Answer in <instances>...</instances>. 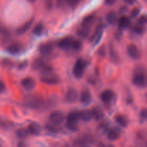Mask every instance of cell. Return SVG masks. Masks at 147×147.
Returning <instances> with one entry per match:
<instances>
[{
	"mask_svg": "<svg viewBox=\"0 0 147 147\" xmlns=\"http://www.w3.org/2000/svg\"><path fill=\"white\" fill-rule=\"evenodd\" d=\"M132 81L136 87H147V73L145 69L142 67H137L134 72Z\"/></svg>",
	"mask_w": 147,
	"mask_h": 147,
	"instance_id": "obj_1",
	"label": "cell"
},
{
	"mask_svg": "<svg viewBox=\"0 0 147 147\" xmlns=\"http://www.w3.org/2000/svg\"><path fill=\"white\" fill-rule=\"evenodd\" d=\"M86 67V62L84 59L79 58L76 61V64L73 67V75L77 78H80L84 73V70Z\"/></svg>",
	"mask_w": 147,
	"mask_h": 147,
	"instance_id": "obj_2",
	"label": "cell"
},
{
	"mask_svg": "<svg viewBox=\"0 0 147 147\" xmlns=\"http://www.w3.org/2000/svg\"><path fill=\"white\" fill-rule=\"evenodd\" d=\"M127 53L131 58L134 60H138L141 57V52L137 46L134 44H129L127 46Z\"/></svg>",
	"mask_w": 147,
	"mask_h": 147,
	"instance_id": "obj_3",
	"label": "cell"
},
{
	"mask_svg": "<svg viewBox=\"0 0 147 147\" xmlns=\"http://www.w3.org/2000/svg\"><path fill=\"white\" fill-rule=\"evenodd\" d=\"M41 81L42 83H46V84L56 85L60 82V78H59L58 76L53 74V73H49V74L42 75V76L41 77Z\"/></svg>",
	"mask_w": 147,
	"mask_h": 147,
	"instance_id": "obj_4",
	"label": "cell"
},
{
	"mask_svg": "<svg viewBox=\"0 0 147 147\" xmlns=\"http://www.w3.org/2000/svg\"><path fill=\"white\" fill-rule=\"evenodd\" d=\"M43 99L42 98L38 96H34L29 98L27 100V104L29 107L32 109H38L42 105Z\"/></svg>",
	"mask_w": 147,
	"mask_h": 147,
	"instance_id": "obj_5",
	"label": "cell"
},
{
	"mask_svg": "<svg viewBox=\"0 0 147 147\" xmlns=\"http://www.w3.org/2000/svg\"><path fill=\"white\" fill-rule=\"evenodd\" d=\"M64 119L65 116L63 113H62L61 111H53L49 116L50 121L55 123H57V124H60L61 123H63Z\"/></svg>",
	"mask_w": 147,
	"mask_h": 147,
	"instance_id": "obj_6",
	"label": "cell"
},
{
	"mask_svg": "<svg viewBox=\"0 0 147 147\" xmlns=\"http://www.w3.org/2000/svg\"><path fill=\"white\" fill-rule=\"evenodd\" d=\"M7 53L11 55H17L21 53L23 51V46L20 43H13L9 45L6 48Z\"/></svg>",
	"mask_w": 147,
	"mask_h": 147,
	"instance_id": "obj_7",
	"label": "cell"
},
{
	"mask_svg": "<svg viewBox=\"0 0 147 147\" xmlns=\"http://www.w3.org/2000/svg\"><path fill=\"white\" fill-rule=\"evenodd\" d=\"M78 98V93L75 88H70L65 94V100L68 103H73Z\"/></svg>",
	"mask_w": 147,
	"mask_h": 147,
	"instance_id": "obj_8",
	"label": "cell"
},
{
	"mask_svg": "<svg viewBox=\"0 0 147 147\" xmlns=\"http://www.w3.org/2000/svg\"><path fill=\"white\" fill-rule=\"evenodd\" d=\"M80 100L84 105L90 104L92 100V95L88 89H84L82 90L80 96Z\"/></svg>",
	"mask_w": 147,
	"mask_h": 147,
	"instance_id": "obj_9",
	"label": "cell"
},
{
	"mask_svg": "<svg viewBox=\"0 0 147 147\" xmlns=\"http://www.w3.org/2000/svg\"><path fill=\"white\" fill-rule=\"evenodd\" d=\"M103 28H104V25L103 24H100L98 26L97 28L96 29V31H95L94 34H93V36H92L90 40V41L94 42V45L97 44L99 42V40H100V38H101Z\"/></svg>",
	"mask_w": 147,
	"mask_h": 147,
	"instance_id": "obj_10",
	"label": "cell"
},
{
	"mask_svg": "<svg viewBox=\"0 0 147 147\" xmlns=\"http://www.w3.org/2000/svg\"><path fill=\"white\" fill-rule=\"evenodd\" d=\"M73 40H74L73 39V37H65V38L61 39V40L57 42V46L61 49L67 50V49L70 48V47H72Z\"/></svg>",
	"mask_w": 147,
	"mask_h": 147,
	"instance_id": "obj_11",
	"label": "cell"
},
{
	"mask_svg": "<svg viewBox=\"0 0 147 147\" xmlns=\"http://www.w3.org/2000/svg\"><path fill=\"white\" fill-rule=\"evenodd\" d=\"M114 96V92L111 90H104L100 95V99L102 100V101L105 102V103H109L111 100H113Z\"/></svg>",
	"mask_w": 147,
	"mask_h": 147,
	"instance_id": "obj_12",
	"label": "cell"
},
{
	"mask_svg": "<svg viewBox=\"0 0 147 147\" xmlns=\"http://www.w3.org/2000/svg\"><path fill=\"white\" fill-rule=\"evenodd\" d=\"M22 86L26 90H32L35 86V81L30 77H27L23 79L21 82Z\"/></svg>",
	"mask_w": 147,
	"mask_h": 147,
	"instance_id": "obj_13",
	"label": "cell"
},
{
	"mask_svg": "<svg viewBox=\"0 0 147 147\" xmlns=\"http://www.w3.org/2000/svg\"><path fill=\"white\" fill-rule=\"evenodd\" d=\"M80 119V112L77 111H72L67 116V122L69 123H78Z\"/></svg>",
	"mask_w": 147,
	"mask_h": 147,
	"instance_id": "obj_14",
	"label": "cell"
},
{
	"mask_svg": "<svg viewBox=\"0 0 147 147\" xmlns=\"http://www.w3.org/2000/svg\"><path fill=\"white\" fill-rule=\"evenodd\" d=\"M53 50V47L52 45L50 44H42L39 46L38 50L42 55H47L50 54Z\"/></svg>",
	"mask_w": 147,
	"mask_h": 147,
	"instance_id": "obj_15",
	"label": "cell"
},
{
	"mask_svg": "<svg viewBox=\"0 0 147 147\" xmlns=\"http://www.w3.org/2000/svg\"><path fill=\"white\" fill-rule=\"evenodd\" d=\"M80 120L84 122H88L93 119V114L92 112L89 110H82L80 111Z\"/></svg>",
	"mask_w": 147,
	"mask_h": 147,
	"instance_id": "obj_16",
	"label": "cell"
},
{
	"mask_svg": "<svg viewBox=\"0 0 147 147\" xmlns=\"http://www.w3.org/2000/svg\"><path fill=\"white\" fill-rule=\"evenodd\" d=\"M92 114H93V119L96 121H99L102 119L104 116V113L103 110L99 107H94L91 111Z\"/></svg>",
	"mask_w": 147,
	"mask_h": 147,
	"instance_id": "obj_17",
	"label": "cell"
},
{
	"mask_svg": "<svg viewBox=\"0 0 147 147\" xmlns=\"http://www.w3.org/2000/svg\"><path fill=\"white\" fill-rule=\"evenodd\" d=\"M45 129L48 131L52 132V133H58L61 131V127H60V124L53 123L51 121H50V123H47L45 125Z\"/></svg>",
	"mask_w": 147,
	"mask_h": 147,
	"instance_id": "obj_18",
	"label": "cell"
},
{
	"mask_svg": "<svg viewBox=\"0 0 147 147\" xmlns=\"http://www.w3.org/2000/svg\"><path fill=\"white\" fill-rule=\"evenodd\" d=\"M106 21L110 24H115L118 21V15L114 11H111L106 16Z\"/></svg>",
	"mask_w": 147,
	"mask_h": 147,
	"instance_id": "obj_19",
	"label": "cell"
},
{
	"mask_svg": "<svg viewBox=\"0 0 147 147\" xmlns=\"http://www.w3.org/2000/svg\"><path fill=\"white\" fill-rule=\"evenodd\" d=\"M118 22H119V26L120 29L128 28L131 24L130 19L126 16H122Z\"/></svg>",
	"mask_w": 147,
	"mask_h": 147,
	"instance_id": "obj_20",
	"label": "cell"
},
{
	"mask_svg": "<svg viewBox=\"0 0 147 147\" xmlns=\"http://www.w3.org/2000/svg\"><path fill=\"white\" fill-rule=\"evenodd\" d=\"M115 120H116V123L121 126V127H126L128 126V123H129V121H128V119L125 117L124 116L121 114H118L115 116Z\"/></svg>",
	"mask_w": 147,
	"mask_h": 147,
	"instance_id": "obj_21",
	"label": "cell"
},
{
	"mask_svg": "<svg viewBox=\"0 0 147 147\" xmlns=\"http://www.w3.org/2000/svg\"><path fill=\"white\" fill-rule=\"evenodd\" d=\"M120 137V133L115 129H109L107 133V138L111 141H116Z\"/></svg>",
	"mask_w": 147,
	"mask_h": 147,
	"instance_id": "obj_22",
	"label": "cell"
},
{
	"mask_svg": "<svg viewBox=\"0 0 147 147\" xmlns=\"http://www.w3.org/2000/svg\"><path fill=\"white\" fill-rule=\"evenodd\" d=\"M109 50H110V57L112 61L115 63H119L120 61V57H119L117 51H116V49L114 48L112 44L109 47Z\"/></svg>",
	"mask_w": 147,
	"mask_h": 147,
	"instance_id": "obj_23",
	"label": "cell"
},
{
	"mask_svg": "<svg viewBox=\"0 0 147 147\" xmlns=\"http://www.w3.org/2000/svg\"><path fill=\"white\" fill-rule=\"evenodd\" d=\"M32 22H33V19H31V20H28L27 22L24 23V24H22L21 27H19V28L17 30V34H24V33L25 32L27 31V30H28V29L30 28V27H31Z\"/></svg>",
	"mask_w": 147,
	"mask_h": 147,
	"instance_id": "obj_24",
	"label": "cell"
},
{
	"mask_svg": "<svg viewBox=\"0 0 147 147\" xmlns=\"http://www.w3.org/2000/svg\"><path fill=\"white\" fill-rule=\"evenodd\" d=\"M90 27L81 25V27L78 30V34L82 38H86L89 35V33H90Z\"/></svg>",
	"mask_w": 147,
	"mask_h": 147,
	"instance_id": "obj_25",
	"label": "cell"
},
{
	"mask_svg": "<svg viewBox=\"0 0 147 147\" xmlns=\"http://www.w3.org/2000/svg\"><path fill=\"white\" fill-rule=\"evenodd\" d=\"M27 129L29 131V133L32 135H38L40 134V131H41V129L37 123H31V124H30L28 126Z\"/></svg>",
	"mask_w": 147,
	"mask_h": 147,
	"instance_id": "obj_26",
	"label": "cell"
},
{
	"mask_svg": "<svg viewBox=\"0 0 147 147\" xmlns=\"http://www.w3.org/2000/svg\"><path fill=\"white\" fill-rule=\"evenodd\" d=\"M10 40V33L6 28L2 27L1 30V43H7Z\"/></svg>",
	"mask_w": 147,
	"mask_h": 147,
	"instance_id": "obj_27",
	"label": "cell"
},
{
	"mask_svg": "<svg viewBox=\"0 0 147 147\" xmlns=\"http://www.w3.org/2000/svg\"><path fill=\"white\" fill-rule=\"evenodd\" d=\"M95 21V15L93 14H90V15L87 16L85 17L83 20V22H82V25L87 26V27H90L92 24Z\"/></svg>",
	"mask_w": 147,
	"mask_h": 147,
	"instance_id": "obj_28",
	"label": "cell"
},
{
	"mask_svg": "<svg viewBox=\"0 0 147 147\" xmlns=\"http://www.w3.org/2000/svg\"><path fill=\"white\" fill-rule=\"evenodd\" d=\"M45 64V63L44 60L42 59L37 58L33 61L32 67V69H34V70H40Z\"/></svg>",
	"mask_w": 147,
	"mask_h": 147,
	"instance_id": "obj_29",
	"label": "cell"
},
{
	"mask_svg": "<svg viewBox=\"0 0 147 147\" xmlns=\"http://www.w3.org/2000/svg\"><path fill=\"white\" fill-rule=\"evenodd\" d=\"M43 30H44V25L42 22H39L34 26V29H33V33L35 35L40 36L42 34Z\"/></svg>",
	"mask_w": 147,
	"mask_h": 147,
	"instance_id": "obj_30",
	"label": "cell"
},
{
	"mask_svg": "<svg viewBox=\"0 0 147 147\" xmlns=\"http://www.w3.org/2000/svg\"><path fill=\"white\" fill-rule=\"evenodd\" d=\"M28 134H29V131L28 129H26L24 128H21V129H19L16 132V134H17V136L20 139H24L25 138L27 137L28 136Z\"/></svg>",
	"mask_w": 147,
	"mask_h": 147,
	"instance_id": "obj_31",
	"label": "cell"
},
{
	"mask_svg": "<svg viewBox=\"0 0 147 147\" xmlns=\"http://www.w3.org/2000/svg\"><path fill=\"white\" fill-rule=\"evenodd\" d=\"M70 5V0H57V7L60 9H65Z\"/></svg>",
	"mask_w": 147,
	"mask_h": 147,
	"instance_id": "obj_32",
	"label": "cell"
},
{
	"mask_svg": "<svg viewBox=\"0 0 147 147\" xmlns=\"http://www.w3.org/2000/svg\"><path fill=\"white\" fill-rule=\"evenodd\" d=\"M72 48L76 51H79L82 49V43L80 40H73V45H72Z\"/></svg>",
	"mask_w": 147,
	"mask_h": 147,
	"instance_id": "obj_33",
	"label": "cell"
},
{
	"mask_svg": "<svg viewBox=\"0 0 147 147\" xmlns=\"http://www.w3.org/2000/svg\"><path fill=\"white\" fill-rule=\"evenodd\" d=\"M134 31L138 34H142L144 32V28L143 25H141V24H138L137 25H135L134 27Z\"/></svg>",
	"mask_w": 147,
	"mask_h": 147,
	"instance_id": "obj_34",
	"label": "cell"
},
{
	"mask_svg": "<svg viewBox=\"0 0 147 147\" xmlns=\"http://www.w3.org/2000/svg\"><path fill=\"white\" fill-rule=\"evenodd\" d=\"M66 127L67 128L68 130L71 131H76L78 130V129L77 123H69V122L66 123Z\"/></svg>",
	"mask_w": 147,
	"mask_h": 147,
	"instance_id": "obj_35",
	"label": "cell"
},
{
	"mask_svg": "<svg viewBox=\"0 0 147 147\" xmlns=\"http://www.w3.org/2000/svg\"><path fill=\"white\" fill-rule=\"evenodd\" d=\"M137 23L141 25H145L147 24V15L146 14H143L141 17H139V18L138 19Z\"/></svg>",
	"mask_w": 147,
	"mask_h": 147,
	"instance_id": "obj_36",
	"label": "cell"
},
{
	"mask_svg": "<svg viewBox=\"0 0 147 147\" xmlns=\"http://www.w3.org/2000/svg\"><path fill=\"white\" fill-rule=\"evenodd\" d=\"M139 13H140V9H139V7H134V8L131 11V18H136V17H138Z\"/></svg>",
	"mask_w": 147,
	"mask_h": 147,
	"instance_id": "obj_37",
	"label": "cell"
},
{
	"mask_svg": "<svg viewBox=\"0 0 147 147\" xmlns=\"http://www.w3.org/2000/svg\"><path fill=\"white\" fill-rule=\"evenodd\" d=\"M98 54L99 56L102 57H104L106 56V48H105V45H101L100 47H99L98 50Z\"/></svg>",
	"mask_w": 147,
	"mask_h": 147,
	"instance_id": "obj_38",
	"label": "cell"
},
{
	"mask_svg": "<svg viewBox=\"0 0 147 147\" xmlns=\"http://www.w3.org/2000/svg\"><path fill=\"white\" fill-rule=\"evenodd\" d=\"M141 119L144 121H147V109H143L140 111Z\"/></svg>",
	"mask_w": 147,
	"mask_h": 147,
	"instance_id": "obj_39",
	"label": "cell"
},
{
	"mask_svg": "<svg viewBox=\"0 0 147 147\" xmlns=\"http://www.w3.org/2000/svg\"><path fill=\"white\" fill-rule=\"evenodd\" d=\"M98 131H101V133H103L107 130V125L106 123H101L100 126L98 128Z\"/></svg>",
	"mask_w": 147,
	"mask_h": 147,
	"instance_id": "obj_40",
	"label": "cell"
},
{
	"mask_svg": "<svg viewBox=\"0 0 147 147\" xmlns=\"http://www.w3.org/2000/svg\"><path fill=\"white\" fill-rule=\"evenodd\" d=\"M27 65H28L27 61V60H24V61L22 62V63H20V64L18 65V68L20 69V70H22V69H24L27 67Z\"/></svg>",
	"mask_w": 147,
	"mask_h": 147,
	"instance_id": "obj_41",
	"label": "cell"
},
{
	"mask_svg": "<svg viewBox=\"0 0 147 147\" xmlns=\"http://www.w3.org/2000/svg\"><path fill=\"white\" fill-rule=\"evenodd\" d=\"M2 64L4 65V66H12L13 63L10 60H9V59H4V60H2Z\"/></svg>",
	"mask_w": 147,
	"mask_h": 147,
	"instance_id": "obj_42",
	"label": "cell"
},
{
	"mask_svg": "<svg viewBox=\"0 0 147 147\" xmlns=\"http://www.w3.org/2000/svg\"><path fill=\"white\" fill-rule=\"evenodd\" d=\"M80 0H70V5L71 7H76L79 4Z\"/></svg>",
	"mask_w": 147,
	"mask_h": 147,
	"instance_id": "obj_43",
	"label": "cell"
},
{
	"mask_svg": "<svg viewBox=\"0 0 147 147\" xmlns=\"http://www.w3.org/2000/svg\"><path fill=\"white\" fill-rule=\"evenodd\" d=\"M115 37L116 38V40H120L122 37V32L121 30H117L116 32L115 33Z\"/></svg>",
	"mask_w": 147,
	"mask_h": 147,
	"instance_id": "obj_44",
	"label": "cell"
},
{
	"mask_svg": "<svg viewBox=\"0 0 147 147\" xmlns=\"http://www.w3.org/2000/svg\"><path fill=\"white\" fill-rule=\"evenodd\" d=\"M116 1V0H105L104 2L107 6H112L113 4H115Z\"/></svg>",
	"mask_w": 147,
	"mask_h": 147,
	"instance_id": "obj_45",
	"label": "cell"
},
{
	"mask_svg": "<svg viewBox=\"0 0 147 147\" xmlns=\"http://www.w3.org/2000/svg\"><path fill=\"white\" fill-rule=\"evenodd\" d=\"M6 89V87H5V85H4V83H3L2 81L1 82V87H0V90H1V93H3V92Z\"/></svg>",
	"mask_w": 147,
	"mask_h": 147,
	"instance_id": "obj_46",
	"label": "cell"
},
{
	"mask_svg": "<svg viewBox=\"0 0 147 147\" xmlns=\"http://www.w3.org/2000/svg\"><path fill=\"white\" fill-rule=\"evenodd\" d=\"M124 1L126 3V4H130L131 5V4H133L134 3L135 0H124Z\"/></svg>",
	"mask_w": 147,
	"mask_h": 147,
	"instance_id": "obj_47",
	"label": "cell"
},
{
	"mask_svg": "<svg viewBox=\"0 0 147 147\" xmlns=\"http://www.w3.org/2000/svg\"><path fill=\"white\" fill-rule=\"evenodd\" d=\"M127 7H121V8L120 9V12H121V13H123V12H126V11H127Z\"/></svg>",
	"mask_w": 147,
	"mask_h": 147,
	"instance_id": "obj_48",
	"label": "cell"
},
{
	"mask_svg": "<svg viewBox=\"0 0 147 147\" xmlns=\"http://www.w3.org/2000/svg\"><path fill=\"white\" fill-rule=\"evenodd\" d=\"M29 1H30V2H34V1H35V0H28Z\"/></svg>",
	"mask_w": 147,
	"mask_h": 147,
	"instance_id": "obj_49",
	"label": "cell"
},
{
	"mask_svg": "<svg viewBox=\"0 0 147 147\" xmlns=\"http://www.w3.org/2000/svg\"><path fill=\"white\" fill-rule=\"evenodd\" d=\"M146 99H147V93H146Z\"/></svg>",
	"mask_w": 147,
	"mask_h": 147,
	"instance_id": "obj_50",
	"label": "cell"
},
{
	"mask_svg": "<svg viewBox=\"0 0 147 147\" xmlns=\"http://www.w3.org/2000/svg\"><path fill=\"white\" fill-rule=\"evenodd\" d=\"M146 146H147V143H146Z\"/></svg>",
	"mask_w": 147,
	"mask_h": 147,
	"instance_id": "obj_51",
	"label": "cell"
},
{
	"mask_svg": "<svg viewBox=\"0 0 147 147\" xmlns=\"http://www.w3.org/2000/svg\"><path fill=\"white\" fill-rule=\"evenodd\" d=\"M146 1H147V0H146Z\"/></svg>",
	"mask_w": 147,
	"mask_h": 147,
	"instance_id": "obj_52",
	"label": "cell"
}]
</instances>
